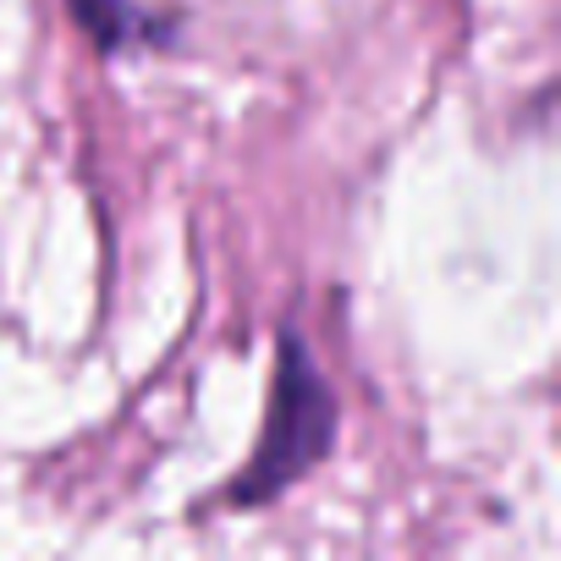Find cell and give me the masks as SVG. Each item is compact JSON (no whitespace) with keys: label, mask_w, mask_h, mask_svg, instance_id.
<instances>
[{"label":"cell","mask_w":561,"mask_h":561,"mask_svg":"<svg viewBox=\"0 0 561 561\" xmlns=\"http://www.w3.org/2000/svg\"><path fill=\"white\" fill-rule=\"evenodd\" d=\"M331 435H336V397L325 391L304 336H287L280 342L275 397H270V430L237 479V501H270L275 490L304 479L331 451Z\"/></svg>","instance_id":"1"}]
</instances>
